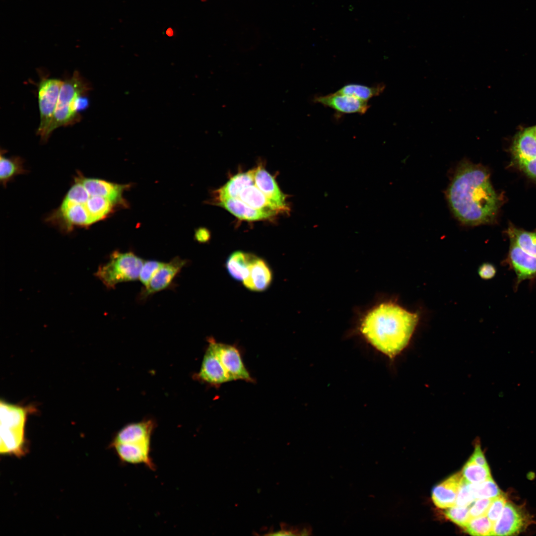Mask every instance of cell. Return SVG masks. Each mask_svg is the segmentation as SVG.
Returning a JSON list of instances; mask_svg holds the SVG:
<instances>
[{
    "mask_svg": "<svg viewBox=\"0 0 536 536\" xmlns=\"http://www.w3.org/2000/svg\"><path fill=\"white\" fill-rule=\"evenodd\" d=\"M447 198L455 216L469 226L491 222L499 203L487 171L467 160L459 164L447 190Z\"/></svg>",
    "mask_w": 536,
    "mask_h": 536,
    "instance_id": "cell-1",
    "label": "cell"
},
{
    "mask_svg": "<svg viewBox=\"0 0 536 536\" xmlns=\"http://www.w3.org/2000/svg\"><path fill=\"white\" fill-rule=\"evenodd\" d=\"M418 315L392 303H383L364 319L361 332L376 349L393 358L408 344Z\"/></svg>",
    "mask_w": 536,
    "mask_h": 536,
    "instance_id": "cell-2",
    "label": "cell"
},
{
    "mask_svg": "<svg viewBox=\"0 0 536 536\" xmlns=\"http://www.w3.org/2000/svg\"><path fill=\"white\" fill-rule=\"evenodd\" d=\"M215 200L235 198L247 206L267 213L272 217L279 213H284L258 187L252 169L234 175L225 185L215 191Z\"/></svg>",
    "mask_w": 536,
    "mask_h": 536,
    "instance_id": "cell-3",
    "label": "cell"
},
{
    "mask_svg": "<svg viewBox=\"0 0 536 536\" xmlns=\"http://www.w3.org/2000/svg\"><path fill=\"white\" fill-rule=\"evenodd\" d=\"M90 89L87 82L79 72L75 71L72 76L63 81L52 121L50 126L49 136L56 129L72 125L80 120L77 110V102L80 96Z\"/></svg>",
    "mask_w": 536,
    "mask_h": 536,
    "instance_id": "cell-4",
    "label": "cell"
},
{
    "mask_svg": "<svg viewBox=\"0 0 536 536\" xmlns=\"http://www.w3.org/2000/svg\"><path fill=\"white\" fill-rule=\"evenodd\" d=\"M144 260L132 252L114 251L109 261L99 268L96 275L108 288L138 279Z\"/></svg>",
    "mask_w": 536,
    "mask_h": 536,
    "instance_id": "cell-5",
    "label": "cell"
},
{
    "mask_svg": "<svg viewBox=\"0 0 536 536\" xmlns=\"http://www.w3.org/2000/svg\"><path fill=\"white\" fill-rule=\"evenodd\" d=\"M63 81L55 78L43 79L38 88V104L40 111V125L37 134L43 142L49 135L48 131L56 108L60 92Z\"/></svg>",
    "mask_w": 536,
    "mask_h": 536,
    "instance_id": "cell-6",
    "label": "cell"
},
{
    "mask_svg": "<svg viewBox=\"0 0 536 536\" xmlns=\"http://www.w3.org/2000/svg\"><path fill=\"white\" fill-rule=\"evenodd\" d=\"M533 522L526 509L506 502L502 511L494 523L491 536H512L524 531Z\"/></svg>",
    "mask_w": 536,
    "mask_h": 536,
    "instance_id": "cell-7",
    "label": "cell"
},
{
    "mask_svg": "<svg viewBox=\"0 0 536 536\" xmlns=\"http://www.w3.org/2000/svg\"><path fill=\"white\" fill-rule=\"evenodd\" d=\"M208 341L232 381H253L245 367L239 350L236 347L217 342L211 338H210Z\"/></svg>",
    "mask_w": 536,
    "mask_h": 536,
    "instance_id": "cell-8",
    "label": "cell"
},
{
    "mask_svg": "<svg viewBox=\"0 0 536 536\" xmlns=\"http://www.w3.org/2000/svg\"><path fill=\"white\" fill-rule=\"evenodd\" d=\"M187 263L186 260L179 257H175L169 262L164 263L148 284L141 290L139 294L140 299L142 300L146 299L148 296L169 287Z\"/></svg>",
    "mask_w": 536,
    "mask_h": 536,
    "instance_id": "cell-9",
    "label": "cell"
},
{
    "mask_svg": "<svg viewBox=\"0 0 536 536\" xmlns=\"http://www.w3.org/2000/svg\"><path fill=\"white\" fill-rule=\"evenodd\" d=\"M505 263L516 274V288L523 280L536 277V257L523 250L512 240Z\"/></svg>",
    "mask_w": 536,
    "mask_h": 536,
    "instance_id": "cell-10",
    "label": "cell"
},
{
    "mask_svg": "<svg viewBox=\"0 0 536 536\" xmlns=\"http://www.w3.org/2000/svg\"><path fill=\"white\" fill-rule=\"evenodd\" d=\"M155 422L150 419L128 424L115 435L110 446L118 444L151 443Z\"/></svg>",
    "mask_w": 536,
    "mask_h": 536,
    "instance_id": "cell-11",
    "label": "cell"
},
{
    "mask_svg": "<svg viewBox=\"0 0 536 536\" xmlns=\"http://www.w3.org/2000/svg\"><path fill=\"white\" fill-rule=\"evenodd\" d=\"M313 101L343 114H364L370 108L367 101L335 92L326 95L315 96Z\"/></svg>",
    "mask_w": 536,
    "mask_h": 536,
    "instance_id": "cell-12",
    "label": "cell"
},
{
    "mask_svg": "<svg viewBox=\"0 0 536 536\" xmlns=\"http://www.w3.org/2000/svg\"><path fill=\"white\" fill-rule=\"evenodd\" d=\"M197 377L201 381L214 386L232 381L209 344L203 356Z\"/></svg>",
    "mask_w": 536,
    "mask_h": 536,
    "instance_id": "cell-13",
    "label": "cell"
},
{
    "mask_svg": "<svg viewBox=\"0 0 536 536\" xmlns=\"http://www.w3.org/2000/svg\"><path fill=\"white\" fill-rule=\"evenodd\" d=\"M254 178L258 187L273 203L285 213H289L290 207L286 202L287 196L279 189L274 177L262 166L252 169Z\"/></svg>",
    "mask_w": 536,
    "mask_h": 536,
    "instance_id": "cell-14",
    "label": "cell"
},
{
    "mask_svg": "<svg viewBox=\"0 0 536 536\" xmlns=\"http://www.w3.org/2000/svg\"><path fill=\"white\" fill-rule=\"evenodd\" d=\"M272 279V271L267 263L254 255L242 281L244 286L251 291H263L270 286Z\"/></svg>",
    "mask_w": 536,
    "mask_h": 536,
    "instance_id": "cell-15",
    "label": "cell"
},
{
    "mask_svg": "<svg viewBox=\"0 0 536 536\" xmlns=\"http://www.w3.org/2000/svg\"><path fill=\"white\" fill-rule=\"evenodd\" d=\"M123 463L143 464L154 470L155 466L150 457L151 443L118 444L110 446Z\"/></svg>",
    "mask_w": 536,
    "mask_h": 536,
    "instance_id": "cell-16",
    "label": "cell"
},
{
    "mask_svg": "<svg viewBox=\"0 0 536 536\" xmlns=\"http://www.w3.org/2000/svg\"><path fill=\"white\" fill-rule=\"evenodd\" d=\"M85 190L82 198L78 202H70L76 204L83 208L92 225L106 218L113 212L117 204L108 199L92 194L86 188Z\"/></svg>",
    "mask_w": 536,
    "mask_h": 536,
    "instance_id": "cell-17",
    "label": "cell"
},
{
    "mask_svg": "<svg viewBox=\"0 0 536 536\" xmlns=\"http://www.w3.org/2000/svg\"><path fill=\"white\" fill-rule=\"evenodd\" d=\"M91 194L108 199L117 205L123 203L122 195L127 186L104 180L87 178L78 173L76 177Z\"/></svg>",
    "mask_w": 536,
    "mask_h": 536,
    "instance_id": "cell-18",
    "label": "cell"
},
{
    "mask_svg": "<svg viewBox=\"0 0 536 536\" xmlns=\"http://www.w3.org/2000/svg\"><path fill=\"white\" fill-rule=\"evenodd\" d=\"M463 477L462 472L456 473L433 488L432 498L437 507L444 509L455 505Z\"/></svg>",
    "mask_w": 536,
    "mask_h": 536,
    "instance_id": "cell-19",
    "label": "cell"
},
{
    "mask_svg": "<svg viewBox=\"0 0 536 536\" xmlns=\"http://www.w3.org/2000/svg\"><path fill=\"white\" fill-rule=\"evenodd\" d=\"M512 153L517 162L536 158V134L533 127L521 131L516 135Z\"/></svg>",
    "mask_w": 536,
    "mask_h": 536,
    "instance_id": "cell-20",
    "label": "cell"
},
{
    "mask_svg": "<svg viewBox=\"0 0 536 536\" xmlns=\"http://www.w3.org/2000/svg\"><path fill=\"white\" fill-rule=\"evenodd\" d=\"M215 204L221 206L239 219L247 221L267 219L272 217L263 211L250 207L239 200L226 198L215 200Z\"/></svg>",
    "mask_w": 536,
    "mask_h": 536,
    "instance_id": "cell-21",
    "label": "cell"
},
{
    "mask_svg": "<svg viewBox=\"0 0 536 536\" xmlns=\"http://www.w3.org/2000/svg\"><path fill=\"white\" fill-rule=\"evenodd\" d=\"M27 411L21 406L0 402V427L15 430H24Z\"/></svg>",
    "mask_w": 536,
    "mask_h": 536,
    "instance_id": "cell-22",
    "label": "cell"
},
{
    "mask_svg": "<svg viewBox=\"0 0 536 536\" xmlns=\"http://www.w3.org/2000/svg\"><path fill=\"white\" fill-rule=\"evenodd\" d=\"M254 255L241 251L234 252L226 262L227 270L231 277L243 281L246 276L248 268Z\"/></svg>",
    "mask_w": 536,
    "mask_h": 536,
    "instance_id": "cell-23",
    "label": "cell"
},
{
    "mask_svg": "<svg viewBox=\"0 0 536 536\" xmlns=\"http://www.w3.org/2000/svg\"><path fill=\"white\" fill-rule=\"evenodd\" d=\"M386 85L383 83L373 86L349 83L344 85L335 92L367 101L373 97L380 95L384 91Z\"/></svg>",
    "mask_w": 536,
    "mask_h": 536,
    "instance_id": "cell-24",
    "label": "cell"
},
{
    "mask_svg": "<svg viewBox=\"0 0 536 536\" xmlns=\"http://www.w3.org/2000/svg\"><path fill=\"white\" fill-rule=\"evenodd\" d=\"M23 160L19 157H6L1 151L0 159V180L4 186L16 175L25 173Z\"/></svg>",
    "mask_w": 536,
    "mask_h": 536,
    "instance_id": "cell-25",
    "label": "cell"
},
{
    "mask_svg": "<svg viewBox=\"0 0 536 536\" xmlns=\"http://www.w3.org/2000/svg\"><path fill=\"white\" fill-rule=\"evenodd\" d=\"M510 240L523 250L536 257V232H530L510 227L507 230Z\"/></svg>",
    "mask_w": 536,
    "mask_h": 536,
    "instance_id": "cell-26",
    "label": "cell"
},
{
    "mask_svg": "<svg viewBox=\"0 0 536 536\" xmlns=\"http://www.w3.org/2000/svg\"><path fill=\"white\" fill-rule=\"evenodd\" d=\"M461 472L468 482L474 484L492 477L488 466H481L469 461L465 465Z\"/></svg>",
    "mask_w": 536,
    "mask_h": 536,
    "instance_id": "cell-27",
    "label": "cell"
},
{
    "mask_svg": "<svg viewBox=\"0 0 536 536\" xmlns=\"http://www.w3.org/2000/svg\"><path fill=\"white\" fill-rule=\"evenodd\" d=\"M470 487L475 499H493L503 493L492 477L479 483H471Z\"/></svg>",
    "mask_w": 536,
    "mask_h": 536,
    "instance_id": "cell-28",
    "label": "cell"
},
{
    "mask_svg": "<svg viewBox=\"0 0 536 536\" xmlns=\"http://www.w3.org/2000/svg\"><path fill=\"white\" fill-rule=\"evenodd\" d=\"M493 523L486 515L471 518L463 528L472 536H491Z\"/></svg>",
    "mask_w": 536,
    "mask_h": 536,
    "instance_id": "cell-29",
    "label": "cell"
},
{
    "mask_svg": "<svg viewBox=\"0 0 536 536\" xmlns=\"http://www.w3.org/2000/svg\"><path fill=\"white\" fill-rule=\"evenodd\" d=\"M469 510L468 507L455 505L447 508L444 514L449 520L464 528L470 519Z\"/></svg>",
    "mask_w": 536,
    "mask_h": 536,
    "instance_id": "cell-30",
    "label": "cell"
},
{
    "mask_svg": "<svg viewBox=\"0 0 536 536\" xmlns=\"http://www.w3.org/2000/svg\"><path fill=\"white\" fill-rule=\"evenodd\" d=\"M470 484L471 483L463 477L457 495L455 506L468 507L475 500L471 491Z\"/></svg>",
    "mask_w": 536,
    "mask_h": 536,
    "instance_id": "cell-31",
    "label": "cell"
},
{
    "mask_svg": "<svg viewBox=\"0 0 536 536\" xmlns=\"http://www.w3.org/2000/svg\"><path fill=\"white\" fill-rule=\"evenodd\" d=\"M164 263V262L156 260L144 261L138 278L144 287L148 284L151 279Z\"/></svg>",
    "mask_w": 536,
    "mask_h": 536,
    "instance_id": "cell-32",
    "label": "cell"
},
{
    "mask_svg": "<svg viewBox=\"0 0 536 536\" xmlns=\"http://www.w3.org/2000/svg\"><path fill=\"white\" fill-rule=\"evenodd\" d=\"M506 502L507 498L504 493L492 499L486 516L493 523H494L500 516Z\"/></svg>",
    "mask_w": 536,
    "mask_h": 536,
    "instance_id": "cell-33",
    "label": "cell"
},
{
    "mask_svg": "<svg viewBox=\"0 0 536 536\" xmlns=\"http://www.w3.org/2000/svg\"><path fill=\"white\" fill-rule=\"evenodd\" d=\"M493 499L481 498L477 500L469 508V514L470 519L486 515Z\"/></svg>",
    "mask_w": 536,
    "mask_h": 536,
    "instance_id": "cell-34",
    "label": "cell"
},
{
    "mask_svg": "<svg viewBox=\"0 0 536 536\" xmlns=\"http://www.w3.org/2000/svg\"><path fill=\"white\" fill-rule=\"evenodd\" d=\"M521 169L530 177L536 179V158L517 162Z\"/></svg>",
    "mask_w": 536,
    "mask_h": 536,
    "instance_id": "cell-35",
    "label": "cell"
},
{
    "mask_svg": "<svg viewBox=\"0 0 536 536\" xmlns=\"http://www.w3.org/2000/svg\"><path fill=\"white\" fill-rule=\"evenodd\" d=\"M478 272L481 278L490 279L495 276L496 269L492 264L485 263L479 267Z\"/></svg>",
    "mask_w": 536,
    "mask_h": 536,
    "instance_id": "cell-36",
    "label": "cell"
},
{
    "mask_svg": "<svg viewBox=\"0 0 536 536\" xmlns=\"http://www.w3.org/2000/svg\"><path fill=\"white\" fill-rule=\"evenodd\" d=\"M468 461L481 466H488L479 444H476L473 453Z\"/></svg>",
    "mask_w": 536,
    "mask_h": 536,
    "instance_id": "cell-37",
    "label": "cell"
},
{
    "mask_svg": "<svg viewBox=\"0 0 536 536\" xmlns=\"http://www.w3.org/2000/svg\"><path fill=\"white\" fill-rule=\"evenodd\" d=\"M209 232L205 228H200L195 232V238L200 243H206L210 239Z\"/></svg>",
    "mask_w": 536,
    "mask_h": 536,
    "instance_id": "cell-38",
    "label": "cell"
},
{
    "mask_svg": "<svg viewBox=\"0 0 536 536\" xmlns=\"http://www.w3.org/2000/svg\"><path fill=\"white\" fill-rule=\"evenodd\" d=\"M533 127L534 131H535V133L536 134V125L535 126Z\"/></svg>",
    "mask_w": 536,
    "mask_h": 536,
    "instance_id": "cell-39",
    "label": "cell"
}]
</instances>
